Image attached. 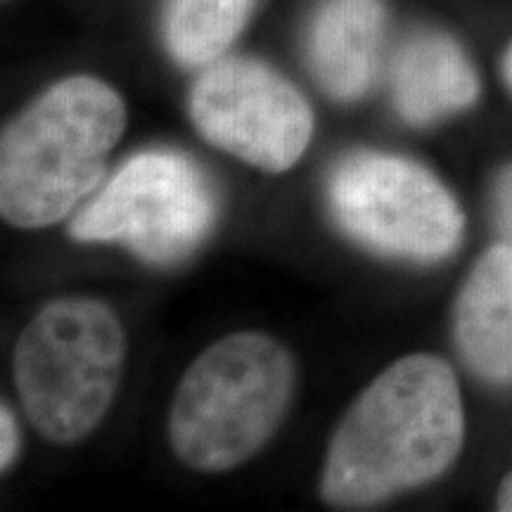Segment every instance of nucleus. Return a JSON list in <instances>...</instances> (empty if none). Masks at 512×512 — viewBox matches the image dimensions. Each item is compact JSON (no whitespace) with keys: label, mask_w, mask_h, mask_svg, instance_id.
I'll use <instances>...</instances> for the list:
<instances>
[{"label":"nucleus","mask_w":512,"mask_h":512,"mask_svg":"<svg viewBox=\"0 0 512 512\" xmlns=\"http://www.w3.org/2000/svg\"><path fill=\"white\" fill-rule=\"evenodd\" d=\"M463 446L456 375L437 356L396 361L363 389L330 441L323 498L342 508L380 503L439 477Z\"/></svg>","instance_id":"f257e3e1"},{"label":"nucleus","mask_w":512,"mask_h":512,"mask_svg":"<svg viewBox=\"0 0 512 512\" xmlns=\"http://www.w3.org/2000/svg\"><path fill=\"white\" fill-rule=\"evenodd\" d=\"M126 128L110 83L69 76L50 86L0 140V211L17 228H46L98 188Z\"/></svg>","instance_id":"f03ea898"},{"label":"nucleus","mask_w":512,"mask_h":512,"mask_svg":"<svg viewBox=\"0 0 512 512\" xmlns=\"http://www.w3.org/2000/svg\"><path fill=\"white\" fill-rule=\"evenodd\" d=\"M292 358L261 332H235L195 358L171 403L176 456L202 472L242 465L273 437L290 406Z\"/></svg>","instance_id":"7ed1b4c3"},{"label":"nucleus","mask_w":512,"mask_h":512,"mask_svg":"<svg viewBox=\"0 0 512 512\" xmlns=\"http://www.w3.org/2000/svg\"><path fill=\"white\" fill-rule=\"evenodd\" d=\"M126 358L119 320L95 299L48 304L15 347V382L43 437L74 444L91 434L117 394Z\"/></svg>","instance_id":"20e7f679"},{"label":"nucleus","mask_w":512,"mask_h":512,"mask_svg":"<svg viewBox=\"0 0 512 512\" xmlns=\"http://www.w3.org/2000/svg\"><path fill=\"white\" fill-rule=\"evenodd\" d=\"M216 216L214 190L178 152H143L114 174L72 221L79 242H119L152 264L192 254Z\"/></svg>","instance_id":"39448f33"},{"label":"nucleus","mask_w":512,"mask_h":512,"mask_svg":"<svg viewBox=\"0 0 512 512\" xmlns=\"http://www.w3.org/2000/svg\"><path fill=\"white\" fill-rule=\"evenodd\" d=\"M339 226L377 252L441 259L463 238V211L430 171L382 152H354L330 176Z\"/></svg>","instance_id":"423d86ee"},{"label":"nucleus","mask_w":512,"mask_h":512,"mask_svg":"<svg viewBox=\"0 0 512 512\" xmlns=\"http://www.w3.org/2000/svg\"><path fill=\"white\" fill-rule=\"evenodd\" d=\"M190 114L211 145L268 174L297 164L313 133L304 95L252 57L207 64L192 88Z\"/></svg>","instance_id":"0eeeda50"},{"label":"nucleus","mask_w":512,"mask_h":512,"mask_svg":"<svg viewBox=\"0 0 512 512\" xmlns=\"http://www.w3.org/2000/svg\"><path fill=\"white\" fill-rule=\"evenodd\" d=\"M382 38V0H325L309 29V60L325 91L361 98L380 67Z\"/></svg>","instance_id":"6e6552de"},{"label":"nucleus","mask_w":512,"mask_h":512,"mask_svg":"<svg viewBox=\"0 0 512 512\" xmlns=\"http://www.w3.org/2000/svg\"><path fill=\"white\" fill-rule=\"evenodd\" d=\"M456 339L470 368L486 380L512 382V247L489 249L460 292Z\"/></svg>","instance_id":"1a4fd4ad"},{"label":"nucleus","mask_w":512,"mask_h":512,"mask_svg":"<svg viewBox=\"0 0 512 512\" xmlns=\"http://www.w3.org/2000/svg\"><path fill=\"white\" fill-rule=\"evenodd\" d=\"M394 102L411 124H432L470 107L479 95L472 62L453 38L420 31L399 50L392 72Z\"/></svg>","instance_id":"9d476101"},{"label":"nucleus","mask_w":512,"mask_h":512,"mask_svg":"<svg viewBox=\"0 0 512 512\" xmlns=\"http://www.w3.org/2000/svg\"><path fill=\"white\" fill-rule=\"evenodd\" d=\"M256 0H169L164 38L188 67H207L226 53L252 15Z\"/></svg>","instance_id":"9b49d317"},{"label":"nucleus","mask_w":512,"mask_h":512,"mask_svg":"<svg viewBox=\"0 0 512 512\" xmlns=\"http://www.w3.org/2000/svg\"><path fill=\"white\" fill-rule=\"evenodd\" d=\"M494 207H496L498 228H501L505 245L512 247V166H508V169L498 176L496 192H494Z\"/></svg>","instance_id":"f8f14e48"},{"label":"nucleus","mask_w":512,"mask_h":512,"mask_svg":"<svg viewBox=\"0 0 512 512\" xmlns=\"http://www.w3.org/2000/svg\"><path fill=\"white\" fill-rule=\"evenodd\" d=\"M19 448V432H17V422L12 418L10 408L3 406L0 408V467L8 470L12 465V460L17 456Z\"/></svg>","instance_id":"ddd939ff"},{"label":"nucleus","mask_w":512,"mask_h":512,"mask_svg":"<svg viewBox=\"0 0 512 512\" xmlns=\"http://www.w3.org/2000/svg\"><path fill=\"white\" fill-rule=\"evenodd\" d=\"M498 508L512 512V475L503 479L501 491H498Z\"/></svg>","instance_id":"4468645a"},{"label":"nucleus","mask_w":512,"mask_h":512,"mask_svg":"<svg viewBox=\"0 0 512 512\" xmlns=\"http://www.w3.org/2000/svg\"><path fill=\"white\" fill-rule=\"evenodd\" d=\"M503 72H505V79L512 86V46L508 48V53H505V60H503Z\"/></svg>","instance_id":"2eb2a0df"}]
</instances>
